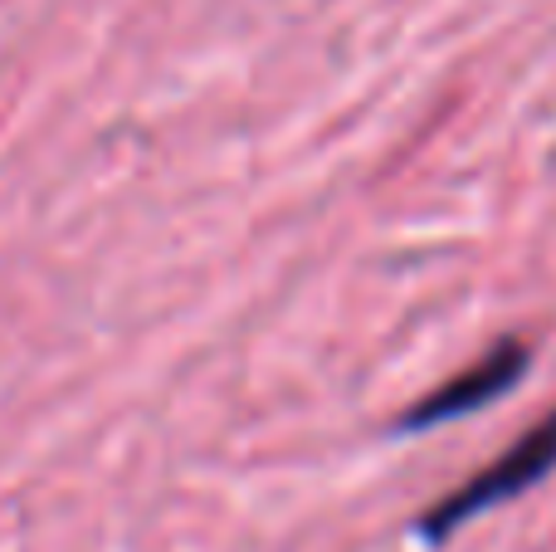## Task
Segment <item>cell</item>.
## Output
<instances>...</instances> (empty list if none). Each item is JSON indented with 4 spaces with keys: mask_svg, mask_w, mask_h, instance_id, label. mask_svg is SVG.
<instances>
[{
    "mask_svg": "<svg viewBox=\"0 0 556 552\" xmlns=\"http://www.w3.org/2000/svg\"><path fill=\"white\" fill-rule=\"evenodd\" d=\"M552 469H556V411L542 416L513 450H503L493 465H483L473 479H464L454 494H444L440 504L425 509V518L415 524V534H420L425 543H444V538L459 534V528L473 524L479 514H489V509L528 494V489L542 485Z\"/></svg>",
    "mask_w": 556,
    "mask_h": 552,
    "instance_id": "obj_1",
    "label": "cell"
},
{
    "mask_svg": "<svg viewBox=\"0 0 556 552\" xmlns=\"http://www.w3.org/2000/svg\"><path fill=\"white\" fill-rule=\"evenodd\" d=\"M528 362H532V348L522 338H503L489 357H479L473 367H464L459 377H450L444 387H434L430 397H420L410 411H405L395 426L405 436L415 430H430V426H444V421H459V416H473V411L493 406L498 397H508L522 377H528Z\"/></svg>",
    "mask_w": 556,
    "mask_h": 552,
    "instance_id": "obj_2",
    "label": "cell"
}]
</instances>
